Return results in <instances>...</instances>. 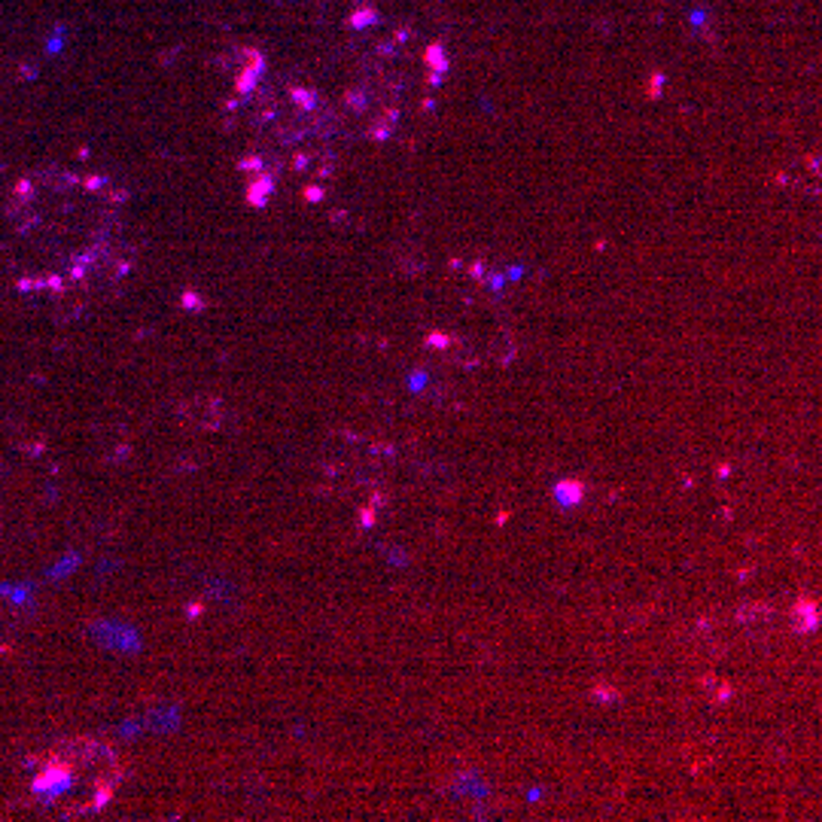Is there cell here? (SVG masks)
<instances>
[{
	"label": "cell",
	"instance_id": "6da1fadb",
	"mask_svg": "<svg viewBox=\"0 0 822 822\" xmlns=\"http://www.w3.org/2000/svg\"><path fill=\"white\" fill-rule=\"evenodd\" d=\"M555 494L564 506H575L582 497H585V485H582V481H560L555 488Z\"/></svg>",
	"mask_w": 822,
	"mask_h": 822
},
{
	"label": "cell",
	"instance_id": "7a4b0ae2",
	"mask_svg": "<svg viewBox=\"0 0 822 822\" xmlns=\"http://www.w3.org/2000/svg\"><path fill=\"white\" fill-rule=\"evenodd\" d=\"M71 783V774L65 767H49L40 780H37V789H65Z\"/></svg>",
	"mask_w": 822,
	"mask_h": 822
},
{
	"label": "cell",
	"instance_id": "3957f363",
	"mask_svg": "<svg viewBox=\"0 0 822 822\" xmlns=\"http://www.w3.org/2000/svg\"><path fill=\"white\" fill-rule=\"evenodd\" d=\"M795 616H801L804 619V625H798L801 631H810V627H817V606H813L810 601H801L795 606Z\"/></svg>",
	"mask_w": 822,
	"mask_h": 822
},
{
	"label": "cell",
	"instance_id": "277c9868",
	"mask_svg": "<svg viewBox=\"0 0 822 822\" xmlns=\"http://www.w3.org/2000/svg\"><path fill=\"white\" fill-rule=\"evenodd\" d=\"M268 189H272V180H268V177H263V180H259L256 186L250 189V202H253V204H263V198H265Z\"/></svg>",
	"mask_w": 822,
	"mask_h": 822
},
{
	"label": "cell",
	"instance_id": "5b68a950",
	"mask_svg": "<svg viewBox=\"0 0 822 822\" xmlns=\"http://www.w3.org/2000/svg\"><path fill=\"white\" fill-rule=\"evenodd\" d=\"M427 342H429V344H436V348H439V344H448V335H442V333H433V335H429V338H427Z\"/></svg>",
	"mask_w": 822,
	"mask_h": 822
},
{
	"label": "cell",
	"instance_id": "8992f818",
	"mask_svg": "<svg viewBox=\"0 0 822 822\" xmlns=\"http://www.w3.org/2000/svg\"><path fill=\"white\" fill-rule=\"evenodd\" d=\"M375 521V512H363V524H372Z\"/></svg>",
	"mask_w": 822,
	"mask_h": 822
}]
</instances>
